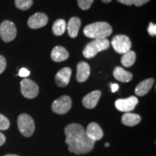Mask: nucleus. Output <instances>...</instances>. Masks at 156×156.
Here are the masks:
<instances>
[{"label":"nucleus","mask_w":156,"mask_h":156,"mask_svg":"<svg viewBox=\"0 0 156 156\" xmlns=\"http://www.w3.org/2000/svg\"><path fill=\"white\" fill-rule=\"evenodd\" d=\"M69 52L63 46H55L51 53V57L52 60L56 62H61L64 60H67L69 58Z\"/></svg>","instance_id":"16"},{"label":"nucleus","mask_w":156,"mask_h":156,"mask_svg":"<svg viewBox=\"0 0 156 156\" xmlns=\"http://www.w3.org/2000/svg\"><path fill=\"white\" fill-rule=\"evenodd\" d=\"M83 33L87 38L104 39L112 34V28L106 22H97L86 25Z\"/></svg>","instance_id":"2"},{"label":"nucleus","mask_w":156,"mask_h":156,"mask_svg":"<svg viewBox=\"0 0 156 156\" xmlns=\"http://www.w3.org/2000/svg\"><path fill=\"white\" fill-rule=\"evenodd\" d=\"M112 44L115 51L122 54L130 51L132 47V42L130 38L125 35L115 36L112 41Z\"/></svg>","instance_id":"5"},{"label":"nucleus","mask_w":156,"mask_h":156,"mask_svg":"<svg viewBox=\"0 0 156 156\" xmlns=\"http://www.w3.org/2000/svg\"><path fill=\"white\" fill-rule=\"evenodd\" d=\"M20 91L26 98H35L39 93V87L34 81L30 79H23L20 82Z\"/></svg>","instance_id":"8"},{"label":"nucleus","mask_w":156,"mask_h":156,"mask_svg":"<svg viewBox=\"0 0 156 156\" xmlns=\"http://www.w3.org/2000/svg\"><path fill=\"white\" fill-rule=\"evenodd\" d=\"M109 145H109V143H108V142H106V143L105 144V147H109Z\"/></svg>","instance_id":"34"},{"label":"nucleus","mask_w":156,"mask_h":156,"mask_svg":"<svg viewBox=\"0 0 156 156\" xmlns=\"http://www.w3.org/2000/svg\"><path fill=\"white\" fill-rule=\"evenodd\" d=\"M64 133L65 142L70 153L79 155L93 151L95 142L87 136L85 129L80 124H69L64 129Z\"/></svg>","instance_id":"1"},{"label":"nucleus","mask_w":156,"mask_h":156,"mask_svg":"<svg viewBox=\"0 0 156 156\" xmlns=\"http://www.w3.org/2000/svg\"><path fill=\"white\" fill-rule=\"evenodd\" d=\"M101 96L100 90H94L88 93L83 98V105L88 109L94 108L97 106L99 99Z\"/></svg>","instance_id":"13"},{"label":"nucleus","mask_w":156,"mask_h":156,"mask_svg":"<svg viewBox=\"0 0 156 156\" xmlns=\"http://www.w3.org/2000/svg\"><path fill=\"white\" fill-rule=\"evenodd\" d=\"M72 104L71 98L68 95H63L54 101L51 105V109L57 114H65L71 109Z\"/></svg>","instance_id":"7"},{"label":"nucleus","mask_w":156,"mask_h":156,"mask_svg":"<svg viewBox=\"0 0 156 156\" xmlns=\"http://www.w3.org/2000/svg\"><path fill=\"white\" fill-rule=\"evenodd\" d=\"M94 0H77L78 6L83 10H87L90 9Z\"/></svg>","instance_id":"23"},{"label":"nucleus","mask_w":156,"mask_h":156,"mask_svg":"<svg viewBox=\"0 0 156 156\" xmlns=\"http://www.w3.org/2000/svg\"><path fill=\"white\" fill-rule=\"evenodd\" d=\"M9 126H10V123L8 119L0 114V130L8 129Z\"/></svg>","instance_id":"24"},{"label":"nucleus","mask_w":156,"mask_h":156,"mask_svg":"<svg viewBox=\"0 0 156 156\" xmlns=\"http://www.w3.org/2000/svg\"><path fill=\"white\" fill-rule=\"evenodd\" d=\"M151 0H134V5L136 7H140V6L144 5L145 4L147 3Z\"/></svg>","instance_id":"28"},{"label":"nucleus","mask_w":156,"mask_h":156,"mask_svg":"<svg viewBox=\"0 0 156 156\" xmlns=\"http://www.w3.org/2000/svg\"><path fill=\"white\" fill-rule=\"evenodd\" d=\"M19 131L25 137H30L35 131V123L33 118L27 114H20L17 118Z\"/></svg>","instance_id":"4"},{"label":"nucleus","mask_w":156,"mask_h":156,"mask_svg":"<svg viewBox=\"0 0 156 156\" xmlns=\"http://www.w3.org/2000/svg\"><path fill=\"white\" fill-rule=\"evenodd\" d=\"M116 1L121 4L127 6H131L134 5V0H116Z\"/></svg>","instance_id":"29"},{"label":"nucleus","mask_w":156,"mask_h":156,"mask_svg":"<svg viewBox=\"0 0 156 156\" xmlns=\"http://www.w3.org/2000/svg\"><path fill=\"white\" fill-rule=\"evenodd\" d=\"M7 67V61L3 56L0 55V75L5 71Z\"/></svg>","instance_id":"25"},{"label":"nucleus","mask_w":156,"mask_h":156,"mask_svg":"<svg viewBox=\"0 0 156 156\" xmlns=\"http://www.w3.org/2000/svg\"><path fill=\"white\" fill-rule=\"evenodd\" d=\"M81 26V20L79 17H73L69 19L67 24V31L71 38H76Z\"/></svg>","instance_id":"17"},{"label":"nucleus","mask_w":156,"mask_h":156,"mask_svg":"<svg viewBox=\"0 0 156 156\" xmlns=\"http://www.w3.org/2000/svg\"><path fill=\"white\" fill-rule=\"evenodd\" d=\"M90 73V67L89 64L85 62H80L77 66L76 79L79 83H84L88 79Z\"/></svg>","instance_id":"14"},{"label":"nucleus","mask_w":156,"mask_h":156,"mask_svg":"<svg viewBox=\"0 0 156 156\" xmlns=\"http://www.w3.org/2000/svg\"><path fill=\"white\" fill-rule=\"evenodd\" d=\"M47 15L42 12H37L29 17L28 25L32 29H38L44 27L48 23Z\"/></svg>","instance_id":"10"},{"label":"nucleus","mask_w":156,"mask_h":156,"mask_svg":"<svg viewBox=\"0 0 156 156\" xmlns=\"http://www.w3.org/2000/svg\"><path fill=\"white\" fill-rule=\"evenodd\" d=\"M154 82L155 80H154L153 78H149V79L144 80L140 82L134 90L135 94L138 96H143V95L147 94L153 87Z\"/></svg>","instance_id":"15"},{"label":"nucleus","mask_w":156,"mask_h":156,"mask_svg":"<svg viewBox=\"0 0 156 156\" xmlns=\"http://www.w3.org/2000/svg\"><path fill=\"white\" fill-rule=\"evenodd\" d=\"M113 75H114L115 79L122 82V83H128V82L131 81L133 77V75L131 73L126 71L120 67H116L115 68Z\"/></svg>","instance_id":"19"},{"label":"nucleus","mask_w":156,"mask_h":156,"mask_svg":"<svg viewBox=\"0 0 156 156\" xmlns=\"http://www.w3.org/2000/svg\"><path fill=\"white\" fill-rule=\"evenodd\" d=\"M30 71L28 69H26V68H22L19 71V76H20L22 77H26L30 75Z\"/></svg>","instance_id":"27"},{"label":"nucleus","mask_w":156,"mask_h":156,"mask_svg":"<svg viewBox=\"0 0 156 156\" xmlns=\"http://www.w3.org/2000/svg\"><path fill=\"white\" fill-rule=\"evenodd\" d=\"M136 61V54L133 51H129L123 54L121 62L124 67H129L133 65Z\"/></svg>","instance_id":"20"},{"label":"nucleus","mask_w":156,"mask_h":156,"mask_svg":"<svg viewBox=\"0 0 156 156\" xmlns=\"http://www.w3.org/2000/svg\"><path fill=\"white\" fill-rule=\"evenodd\" d=\"M15 6L17 8L21 10H28L32 7L34 1L33 0H15Z\"/></svg>","instance_id":"22"},{"label":"nucleus","mask_w":156,"mask_h":156,"mask_svg":"<svg viewBox=\"0 0 156 156\" xmlns=\"http://www.w3.org/2000/svg\"><path fill=\"white\" fill-rule=\"evenodd\" d=\"M6 141V137L5 134L0 132V146L3 145Z\"/></svg>","instance_id":"30"},{"label":"nucleus","mask_w":156,"mask_h":156,"mask_svg":"<svg viewBox=\"0 0 156 156\" xmlns=\"http://www.w3.org/2000/svg\"><path fill=\"white\" fill-rule=\"evenodd\" d=\"M138 103V99L135 96H130L127 98L118 99L115 102L117 110L122 112H130L133 111Z\"/></svg>","instance_id":"9"},{"label":"nucleus","mask_w":156,"mask_h":156,"mask_svg":"<svg viewBox=\"0 0 156 156\" xmlns=\"http://www.w3.org/2000/svg\"><path fill=\"white\" fill-rule=\"evenodd\" d=\"M66 28H67V24L65 21L62 19H58L54 23L53 26H52V31L55 36H59L64 34Z\"/></svg>","instance_id":"21"},{"label":"nucleus","mask_w":156,"mask_h":156,"mask_svg":"<svg viewBox=\"0 0 156 156\" xmlns=\"http://www.w3.org/2000/svg\"><path fill=\"white\" fill-rule=\"evenodd\" d=\"M71 75L72 70L69 67L62 68L55 75V82L56 85L60 87L67 86L69 83Z\"/></svg>","instance_id":"11"},{"label":"nucleus","mask_w":156,"mask_h":156,"mask_svg":"<svg viewBox=\"0 0 156 156\" xmlns=\"http://www.w3.org/2000/svg\"><path fill=\"white\" fill-rule=\"evenodd\" d=\"M86 134L88 137L93 142L98 141L102 139L103 132L98 124L95 122H91L87 125Z\"/></svg>","instance_id":"12"},{"label":"nucleus","mask_w":156,"mask_h":156,"mask_svg":"<svg viewBox=\"0 0 156 156\" xmlns=\"http://www.w3.org/2000/svg\"><path fill=\"white\" fill-rule=\"evenodd\" d=\"M17 36V29L11 21L5 20L0 25V37L5 42H10Z\"/></svg>","instance_id":"6"},{"label":"nucleus","mask_w":156,"mask_h":156,"mask_svg":"<svg viewBox=\"0 0 156 156\" xmlns=\"http://www.w3.org/2000/svg\"><path fill=\"white\" fill-rule=\"evenodd\" d=\"M111 87H112V90L113 93H115L116 90H118L119 85L117 84H111Z\"/></svg>","instance_id":"31"},{"label":"nucleus","mask_w":156,"mask_h":156,"mask_svg":"<svg viewBox=\"0 0 156 156\" xmlns=\"http://www.w3.org/2000/svg\"><path fill=\"white\" fill-rule=\"evenodd\" d=\"M147 31L149 34L152 36H155L156 35V25L153 23H150L149 26L147 28Z\"/></svg>","instance_id":"26"},{"label":"nucleus","mask_w":156,"mask_h":156,"mask_svg":"<svg viewBox=\"0 0 156 156\" xmlns=\"http://www.w3.org/2000/svg\"><path fill=\"white\" fill-rule=\"evenodd\" d=\"M4 156H19V155H12V154H9V155H4Z\"/></svg>","instance_id":"33"},{"label":"nucleus","mask_w":156,"mask_h":156,"mask_svg":"<svg viewBox=\"0 0 156 156\" xmlns=\"http://www.w3.org/2000/svg\"><path fill=\"white\" fill-rule=\"evenodd\" d=\"M101 1H102L103 3H106V4H107V3L111 2H112V0H101Z\"/></svg>","instance_id":"32"},{"label":"nucleus","mask_w":156,"mask_h":156,"mask_svg":"<svg viewBox=\"0 0 156 156\" xmlns=\"http://www.w3.org/2000/svg\"><path fill=\"white\" fill-rule=\"evenodd\" d=\"M109 46L110 42L108 39H95L86 45L83 51V54L87 58H93L100 51L106 50Z\"/></svg>","instance_id":"3"},{"label":"nucleus","mask_w":156,"mask_h":156,"mask_svg":"<svg viewBox=\"0 0 156 156\" xmlns=\"http://www.w3.org/2000/svg\"><path fill=\"white\" fill-rule=\"evenodd\" d=\"M142 118L139 114L133 113H126L122 117V122L124 125L127 126H136L141 122Z\"/></svg>","instance_id":"18"}]
</instances>
